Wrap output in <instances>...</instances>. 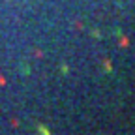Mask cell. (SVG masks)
<instances>
[{
  "instance_id": "cell-1",
  "label": "cell",
  "mask_w": 135,
  "mask_h": 135,
  "mask_svg": "<svg viewBox=\"0 0 135 135\" xmlns=\"http://www.w3.org/2000/svg\"><path fill=\"white\" fill-rule=\"evenodd\" d=\"M38 131H40L41 135H51V131H47V129H45V126H40V128H38Z\"/></svg>"
}]
</instances>
